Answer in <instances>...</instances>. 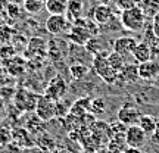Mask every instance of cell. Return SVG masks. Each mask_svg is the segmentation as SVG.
I'll use <instances>...</instances> for the list:
<instances>
[{
    "instance_id": "e0dca14e",
    "label": "cell",
    "mask_w": 159,
    "mask_h": 153,
    "mask_svg": "<svg viewBox=\"0 0 159 153\" xmlns=\"http://www.w3.org/2000/svg\"><path fill=\"white\" fill-rule=\"evenodd\" d=\"M139 127L146 133V136H153L156 133V130H158L156 119L152 115H142V118L139 121Z\"/></svg>"
},
{
    "instance_id": "7c38bea8",
    "label": "cell",
    "mask_w": 159,
    "mask_h": 153,
    "mask_svg": "<svg viewBox=\"0 0 159 153\" xmlns=\"http://www.w3.org/2000/svg\"><path fill=\"white\" fill-rule=\"evenodd\" d=\"M12 140L13 144H16L19 147H33L35 144L34 136L25 128H15L12 131Z\"/></svg>"
},
{
    "instance_id": "f546056e",
    "label": "cell",
    "mask_w": 159,
    "mask_h": 153,
    "mask_svg": "<svg viewBox=\"0 0 159 153\" xmlns=\"http://www.w3.org/2000/svg\"><path fill=\"white\" fill-rule=\"evenodd\" d=\"M59 153H71V152H68V150H62V152H59Z\"/></svg>"
},
{
    "instance_id": "5b68a950",
    "label": "cell",
    "mask_w": 159,
    "mask_h": 153,
    "mask_svg": "<svg viewBox=\"0 0 159 153\" xmlns=\"http://www.w3.org/2000/svg\"><path fill=\"white\" fill-rule=\"evenodd\" d=\"M71 27H72V24L69 22L65 15H50L46 21V29L52 35H59L65 34V33L68 34Z\"/></svg>"
},
{
    "instance_id": "ba28073f",
    "label": "cell",
    "mask_w": 159,
    "mask_h": 153,
    "mask_svg": "<svg viewBox=\"0 0 159 153\" xmlns=\"http://www.w3.org/2000/svg\"><path fill=\"white\" fill-rule=\"evenodd\" d=\"M118 121L122 122L127 127H133V125H139V121L142 118L140 110L133 106V105H124L122 108L118 110Z\"/></svg>"
},
{
    "instance_id": "5bb4252c",
    "label": "cell",
    "mask_w": 159,
    "mask_h": 153,
    "mask_svg": "<svg viewBox=\"0 0 159 153\" xmlns=\"http://www.w3.org/2000/svg\"><path fill=\"white\" fill-rule=\"evenodd\" d=\"M118 79L122 83L134 84L139 79V66L136 63H125L124 68L118 72Z\"/></svg>"
},
{
    "instance_id": "d6a6232c",
    "label": "cell",
    "mask_w": 159,
    "mask_h": 153,
    "mask_svg": "<svg viewBox=\"0 0 159 153\" xmlns=\"http://www.w3.org/2000/svg\"><path fill=\"white\" fill-rule=\"evenodd\" d=\"M40 2H43V3H46V2H47V0H40Z\"/></svg>"
},
{
    "instance_id": "4dcf8cb0",
    "label": "cell",
    "mask_w": 159,
    "mask_h": 153,
    "mask_svg": "<svg viewBox=\"0 0 159 153\" xmlns=\"http://www.w3.org/2000/svg\"><path fill=\"white\" fill-rule=\"evenodd\" d=\"M96 2H100V3H103V2H108V0H96Z\"/></svg>"
},
{
    "instance_id": "2e32d148",
    "label": "cell",
    "mask_w": 159,
    "mask_h": 153,
    "mask_svg": "<svg viewBox=\"0 0 159 153\" xmlns=\"http://www.w3.org/2000/svg\"><path fill=\"white\" fill-rule=\"evenodd\" d=\"M44 7L50 15H65L68 12V0H47Z\"/></svg>"
},
{
    "instance_id": "7a4b0ae2",
    "label": "cell",
    "mask_w": 159,
    "mask_h": 153,
    "mask_svg": "<svg viewBox=\"0 0 159 153\" xmlns=\"http://www.w3.org/2000/svg\"><path fill=\"white\" fill-rule=\"evenodd\" d=\"M91 68L106 84H115L118 81V72L111 68L108 59L103 55H96L91 59Z\"/></svg>"
},
{
    "instance_id": "4316f807",
    "label": "cell",
    "mask_w": 159,
    "mask_h": 153,
    "mask_svg": "<svg viewBox=\"0 0 159 153\" xmlns=\"http://www.w3.org/2000/svg\"><path fill=\"white\" fill-rule=\"evenodd\" d=\"M115 5H116L119 11H127V9H131L134 6H139L136 3V0H116Z\"/></svg>"
},
{
    "instance_id": "8992f818",
    "label": "cell",
    "mask_w": 159,
    "mask_h": 153,
    "mask_svg": "<svg viewBox=\"0 0 159 153\" xmlns=\"http://www.w3.org/2000/svg\"><path fill=\"white\" fill-rule=\"evenodd\" d=\"M66 90H68V87H66L65 79H63L61 75H56V77L47 84V87H46L44 97L50 99L53 102H59V100L66 94Z\"/></svg>"
},
{
    "instance_id": "f1b7e54d",
    "label": "cell",
    "mask_w": 159,
    "mask_h": 153,
    "mask_svg": "<svg viewBox=\"0 0 159 153\" xmlns=\"http://www.w3.org/2000/svg\"><path fill=\"white\" fill-rule=\"evenodd\" d=\"M122 153H143L140 149H134V147H127Z\"/></svg>"
},
{
    "instance_id": "d6986e66",
    "label": "cell",
    "mask_w": 159,
    "mask_h": 153,
    "mask_svg": "<svg viewBox=\"0 0 159 153\" xmlns=\"http://www.w3.org/2000/svg\"><path fill=\"white\" fill-rule=\"evenodd\" d=\"M90 100L89 97H85V99H80L77 102L71 106V110H69V114L72 115V116H77V118H81L83 115H85L89 112V109H90Z\"/></svg>"
},
{
    "instance_id": "d4e9b609",
    "label": "cell",
    "mask_w": 159,
    "mask_h": 153,
    "mask_svg": "<svg viewBox=\"0 0 159 153\" xmlns=\"http://www.w3.org/2000/svg\"><path fill=\"white\" fill-rule=\"evenodd\" d=\"M44 7V3L40 2V0H25L24 2V9L28 12L30 15H37L43 11Z\"/></svg>"
},
{
    "instance_id": "83f0119b",
    "label": "cell",
    "mask_w": 159,
    "mask_h": 153,
    "mask_svg": "<svg viewBox=\"0 0 159 153\" xmlns=\"http://www.w3.org/2000/svg\"><path fill=\"white\" fill-rule=\"evenodd\" d=\"M152 31H153V34L159 38V13H156V15L152 18Z\"/></svg>"
},
{
    "instance_id": "603a6c76",
    "label": "cell",
    "mask_w": 159,
    "mask_h": 153,
    "mask_svg": "<svg viewBox=\"0 0 159 153\" xmlns=\"http://www.w3.org/2000/svg\"><path fill=\"white\" fill-rule=\"evenodd\" d=\"M106 59H108V63L111 65V68L115 69L116 72H119L121 69L124 68V65L127 62H125V57L121 56L119 53H115V52H111L108 56H106Z\"/></svg>"
},
{
    "instance_id": "6da1fadb",
    "label": "cell",
    "mask_w": 159,
    "mask_h": 153,
    "mask_svg": "<svg viewBox=\"0 0 159 153\" xmlns=\"http://www.w3.org/2000/svg\"><path fill=\"white\" fill-rule=\"evenodd\" d=\"M146 22V16L139 6H134L131 9L121 12V27L130 33H139L142 31Z\"/></svg>"
},
{
    "instance_id": "1f68e13d",
    "label": "cell",
    "mask_w": 159,
    "mask_h": 153,
    "mask_svg": "<svg viewBox=\"0 0 159 153\" xmlns=\"http://www.w3.org/2000/svg\"><path fill=\"white\" fill-rule=\"evenodd\" d=\"M106 153H116V152H111V150H108V152H106Z\"/></svg>"
},
{
    "instance_id": "9c48e42d",
    "label": "cell",
    "mask_w": 159,
    "mask_h": 153,
    "mask_svg": "<svg viewBox=\"0 0 159 153\" xmlns=\"http://www.w3.org/2000/svg\"><path fill=\"white\" fill-rule=\"evenodd\" d=\"M55 103L56 102H53V100H50V99H47L44 96H39L37 106H35V115L44 122L53 119L56 116L55 115Z\"/></svg>"
},
{
    "instance_id": "836d02e7",
    "label": "cell",
    "mask_w": 159,
    "mask_h": 153,
    "mask_svg": "<svg viewBox=\"0 0 159 153\" xmlns=\"http://www.w3.org/2000/svg\"><path fill=\"white\" fill-rule=\"evenodd\" d=\"M85 153H93V152H85Z\"/></svg>"
},
{
    "instance_id": "3957f363",
    "label": "cell",
    "mask_w": 159,
    "mask_h": 153,
    "mask_svg": "<svg viewBox=\"0 0 159 153\" xmlns=\"http://www.w3.org/2000/svg\"><path fill=\"white\" fill-rule=\"evenodd\" d=\"M68 38L74 43L75 46H85L87 41L90 38H93L90 34V31L87 29L85 25V19L84 18H78L72 22V27L68 31Z\"/></svg>"
},
{
    "instance_id": "ac0fdd59",
    "label": "cell",
    "mask_w": 159,
    "mask_h": 153,
    "mask_svg": "<svg viewBox=\"0 0 159 153\" xmlns=\"http://www.w3.org/2000/svg\"><path fill=\"white\" fill-rule=\"evenodd\" d=\"M24 128L28 130L33 136H40V134L44 133V121H41L37 115H34V116H31V118L27 119Z\"/></svg>"
},
{
    "instance_id": "277c9868",
    "label": "cell",
    "mask_w": 159,
    "mask_h": 153,
    "mask_svg": "<svg viewBox=\"0 0 159 153\" xmlns=\"http://www.w3.org/2000/svg\"><path fill=\"white\" fill-rule=\"evenodd\" d=\"M37 100H39V96L35 93H33V91L25 90V88L18 90L16 94H15V106L19 110H22V112L35 110Z\"/></svg>"
},
{
    "instance_id": "8fae6325",
    "label": "cell",
    "mask_w": 159,
    "mask_h": 153,
    "mask_svg": "<svg viewBox=\"0 0 159 153\" xmlns=\"http://www.w3.org/2000/svg\"><path fill=\"white\" fill-rule=\"evenodd\" d=\"M139 66V78L144 81H150L159 77V62L155 59H150L148 62H143Z\"/></svg>"
},
{
    "instance_id": "52a82bcc",
    "label": "cell",
    "mask_w": 159,
    "mask_h": 153,
    "mask_svg": "<svg viewBox=\"0 0 159 153\" xmlns=\"http://www.w3.org/2000/svg\"><path fill=\"white\" fill-rule=\"evenodd\" d=\"M146 133L139 127V125H133L127 128L125 133V143H127V147H134V149H142L146 144Z\"/></svg>"
},
{
    "instance_id": "9a60e30c",
    "label": "cell",
    "mask_w": 159,
    "mask_h": 153,
    "mask_svg": "<svg viewBox=\"0 0 159 153\" xmlns=\"http://www.w3.org/2000/svg\"><path fill=\"white\" fill-rule=\"evenodd\" d=\"M131 56L134 57V61L140 65V63L148 62V61L152 59V50H150V47H149L146 41H140V43H137L136 49L133 50Z\"/></svg>"
},
{
    "instance_id": "4fadbf2b",
    "label": "cell",
    "mask_w": 159,
    "mask_h": 153,
    "mask_svg": "<svg viewBox=\"0 0 159 153\" xmlns=\"http://www.w3.org/2000/svg\"><path fill=\"white\" fill-rule=\"evenodd\" d=\"M93 19H94L99 25H108V24L114 19L112 9H111L108 5H105V3L97 5L96 7H94V11H93Z\"/></svg>"
},
{
    "instance_id": "30bf717a",
    "label": "cell",
    "mask_w": 159,
    "mask_h": 153,
    "mask_svg": "<svg viewBox=\"0 0 159 153\" xmlns=\"http://www.w3.org/2000/svg\"><path fill=\"white\" fill-rule=\"evenodd\" d=\"M137 41L134 37H130V35H124V37H118V38L115 40L114 43H112V49L115 53H119L121 56H130L133 55V50L136 49L137 46Z\"/></svg>"
},
{
    "instance_id": "44dd1931",
    "label": "cell",
    "mask_w": 159,
    "mask_h": 153,
    "mask_svg": "<svg viewBox=\"0 0 159 153\" xmlns=\"http://www.w3.org/2000/svg\"><path fill=\"white\" fill-rule=\"evenodd\" d=\"M83 13V0H68V21L71 24L81 18Z\"/></svg>"
},
{
    "instance_id": "cb8c5ba5",
    "label": "cell",
    "mask_w": 159,
    "mask_h": 153,
    "mask_svg": "<svg viewBox=\"0 0 159 153\" xmlns=\"http://www.w3.org/2000/svg\"><path fill=\"white\" fill-rule=\"evenodd\" d=\"M69 74L74 79L80 81V79H84L89 74V68L85 66L84 63H74L69 66Z\"/></svg>"
},
{
    "instance_id": "ffe728a7",
    "label": "cell",
    "mask_w": 159,
    "mask_h": 153,
    "mask_svg": "<svg viewBox=\"0 0 159 153\" xmlns=\"http://www.w3.org/2000/svg\"><path fill=\"white\" fill-rule=\"evenodd\" d=\"M140 9L146 18H153L159 13V0H140Z\"/></svg>"
},
{
    "instance_id": "7402d4cb",
    "label": "cell",
    "mask_w": 159,
    "mask_h": 153,
    "mask_svg": "<svg viewBox=\"0 0 159 153\" xmlns=\"http://www.w3.org/2000/svg\"><path fill=\"white\" fill-rule=\"evenodd\" d=\"M35 144H37L41 150L49 152V150H52V149L55 147V144H56V143H55V140H53V137L52 136L43 133V134H40V136L35 138Z\"/></svg>"
},
{
    "instance_id": "484cf974",
    "label": "cell",
    "mask_w": 159,
    "mask_h": 153,
    "mask_svg": "<svg viewBox=\"0 0 159 153\" xmlns=\"http://www.w3.org/2000/svg\"><path fill=\"white\" fill-rule=\"evenodd\" d=\"M90 112L96 115H100L105 112V100L100 99V97H96V99H91L90 100Z\"/></svg>"
}]
</instances>
